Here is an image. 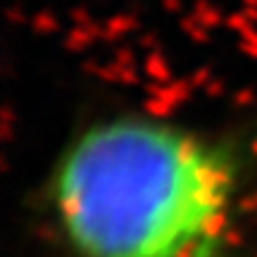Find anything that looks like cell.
<instances>
[{"mask_svg": "<svg viewBox=\"0 0 257 257\" xmlns=\"http://www.w3.org/2000/svg\"><path fill=\"white\" fill-rule=\"evenodd\" d=\"M257 210V121L150 107L88 114L38 179L57 257H243Z\"/></svg>", "mask_w": 257, "mask_h": 257, "instance_id": "obj_1", "label": "cell"}]
</instances>
